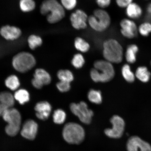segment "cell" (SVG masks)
<instances>
[{
    "label": "cell",
    "instance_id": "cell-29",
    "mask_svg": "<svg viewBox=\"0 0 151 151\" xmlns=\"http://www.w3.org/2000/svg\"><path fill=\"white\" fill-rule=\"evenodd\" d=\"M5 85L11 90H17L20 86V82L18 77L15 75H11L5 80Z\"/></svg>",
    "mask_w": 151,
    "mask_h": 151
},
{
    "label": "cell",
    "instance_id": "cell-32",
    "mask_svg": "<svg viewBox=\"0 0 151 151\" xmlns=\"http://www.w3.org/2000/svg\"><path fill=\"white\" fill-rule=\"evenodd\" d=\"M62 6L68 10H71L76 6L77 0H60Z\"/></svg>",
    "mask_w": 151,
    "mask_h": 151
},
{
    "label": "cell",
    "instance_id": "cell-25",
    "mask_svg": "<svg viewBox=\"0 0 151 151\" xmlns=\"http://www.w3.org/2000/svg\"><path fill=\"white\" fill-rule=\"evenodd\" d=\"M57 76L60 81L70 83L74 79V76L71 72L68 70H61L58 71Z\"/></svg>",
    "mask_w": 151,
    "mask_h": 151
},
{
    "label": "cell",
    "instance_id": "cell-3",
    "mask_svg": "<svg viewBox=\"0 0 151 151\" xmlns=\"http://www.w3.org/2000/svg\"><path fill=\"white\" fill-rule=\"evenodd\" d=\"M103 54L105 60L112 63H119L124 55L122 45L117 40L109 39L103 43Z\"/></svg>",
    "mask_w": 151,
    "mask_h": 151
},
{
    "label": "cell",
    "instance_id": "cell-30",
    "mask_svg": "<svg viewBox=\"0 0 151 151\" xmlns=\"http://www.w3.org/2000/svg\"><path fill=\"white\" fill-rule=\"evenodd\" d=\"M138 33L143 37H147L151 33V23L145 22L141 24L138 27Z\"/></svg>",
    "mask_w": 151,
    "mask_h": 151
},
{
    "label": "cell",
    "instance_id": "cell-5",
    "mask_svg": "<svg viewBox=\"0 0 151 151\" xmlns=\"http://www.w3.org/2000/svg\"><path fill=\"white\" fill-rule=\"evenodd\" d=\"M62 135L65 140L71 144H80L83 141L84 130L82 126L74 122H69L64 126Z\"/></svg>",
    "mask_w": 151,
    "mask_h": 151
},
{
    "label": "cell",
    "instance_id": "cell-21",
    "mask_svg": "<svg viewBox=\"0 0 151 151\" xmlns=\"http://www.w3.org/2000/svg\"><path fill=\"white\" fill-rule=\"evenodd\" d=\"M74 46L77 50L81 52H87L90 49V45L87 41L82 37L76 38L74 41Z\"/></svg>",
    "mask_w": 151,
    "mask_h": 151
},
{
    "label": "cell",
    "instance_id": "cell-6",
    "mask_svg": "<svg viewBox=\"0 0 151 151\" xmlns=\"http://www.w3.org/2000/svg\"><path fill=\"white\" fill-rule=\"evenodd\" d=\"M36 63L34 56L30 53L22 52L15 55L12 60L13 67L16 70L24 73L32 68Z\"/></svg>",
    "mask_w": 151,
    "mask_h": 151
},
{
    "label": "cell",
    "instance_id": "cell-26",
    "mask_svg": "<svg viewBox=\"0 0 151 151\" xmlns=\"http://www.w3.org/2000/svg\"><path fill=\"white\" fill-rule=\"evenodd\" d=\"M19 6L22 12H28L35 9L36 4L34 0H20Z\"/></svg>",
    "mask_w": 151,
    "mask_h": 151
},
{
    "label": "cell",
    "instance_id": "cell-28",
    "mask_svg": "<svg viewBox=\"0 0 151 151\" xmlns=\"http://www.w3.org/2000/svg\"><path fill=\"white\" fill-rule=\"evenodd\" d=\"M67 115L65 111L61 109H58L54 111L53 114V120L55 123L62 124L65 122Z\"/></svg>",
    "mask_w": 151,
    "mask_h": 151
},
{
    "label": "cell",
    "instance_id": "cell-15",
    "mask_svg": "<svg viewBox=\"0 0 151 151\" xmlns=\"http://www.w3.org/2000/svg\"><path fill=\"white\" fill-rule=\"evenodd\" d=\"M22 33L20 28L14 26L5 25L0 29V34L1 36L7 40L12 41L18 39Z\"/></svg>",
    "mask_w": 151,
    "mask_h": 151
},
{
    "label": "cell",
    "instance_id": "cell-33",
    "mask_svg": "<svg viewBox=\"0 0 151 151\" xmlns=\"http://www.w3.org/2000/svg\"><path fill=\"white\" fill-rule=\"evenodd\" d=\"M56 86L58 90L61 92H65L70 89V83L60 81L56 84Z\"/></svg>",
    "mask_w": 151,
    "mask_h": 151
},
{
    "label": "cell",
    "instance_id": "cell-12",
    "mask_svg": "<svg viewBox=\"0 0 151 151\" xmlns=\"http://www.w3.org/2000/svg\"><path fill=\"white\" fill-rule=\"evenodd\" d=\"M51 77L47 71L42 69L36 70L32 84L37 89H40L45 85H47L51 82Z\"/></svg>",
    "mask_w": 151,
    "mask_h": 151
},
{
    "label": "cell",
    "instance_id": "cell-19",
    "mask_svg": "<svg viewBox=\"0 0 151 151\" xmlns=\"http://www.w3.org/2000/svg\"><path fill=\"white\" fill-rule=\"evenodd\" d=\"M0 103L7 109L11 108L14 104V98L9 92H0Z\"/></svg>",
    "mask_w": 151,
    "mask_h": 151
},
{
    "label": "cell",
    "instance_id": "cell-1",
    "mask_svg": "<svg viewBox=\"0 0 151 151\" xmlns=\"http://www.w3.org/2000/svg\"><path fill=\"white\" fill-rule=\"evenodd\" d=\"M94 68L90 75L94 82L106 83L112 80L115 75L114 67L112 63L106 60H99L94 62Z\"/></svg>",
    "mask_w": 151,
    "mask_h": 151
},
{
    "label": "cell",
    "instance_id": "cell-34",
    "mask_svg": "<svg viewBox=\"0 0 151 151\" xmlns=\"http://www.w3.org/2000/svg\"><path fill=\"white\" fill-rule=\"evenodd\" d=\"M116 4L120 8L126 9L133 2V0H116Z\"/></svg>",
    "mask_w": 151,
    "mask_h": 151
},
{
    "label": "cell",
    "instance_id": "cell-31",
    "mask_svg": "<svg viewBox=\"0 0 151 151\" xmlns=\"http://www.w3.org/2000/svg\"><path fill=\"white\" fill-rule=\"evenodd\" d=\"M85 63V60L83 56L80 53L75 54L71 61L72 65L77 69L82 68Z\"/></svg>",
    "mask_w": 151,
    "mask_h": 151
},
{
    "label": "cell",
    "instance_id": "cell-4",
    "mask_svg": "<svg viewBox=\"0 0 151 151\" xmlns=\"http://www.w3.org/2000/svg\"><path fill=\"white\" fill-rule=\"evenodd\" d=\"M111 18L108 12L99 9L94 10L93 14L88 17V22L92 29L102 32L109 28L111 24Z\"/></svg>",
    "mask_w": 151,
    "mask_h": 151
},
{
    "label": "cell",
    "instance_id": "cell-16",
    "mask_svg": "<svg viewBox=\"0 0 151 151\" xmlns=\"http://www.w3.org/2000/svg\"><path fill=\"white\" fill-rule=\"evenodd\" d=\"M35 109L37 118L41 120H46L50 116L52 107L48 102L41 101L36 104Z\"/></svg>",
    "mask_w": 151,
    "mask_h": 151
},
{
    "label": "cell",
    "instance_id": "cell-22",
    "mask_svg": "<svg viewBox=\"0 0 151 151\" xmlns=\"http://www.w3.org/2000/svg\"><path fill=\"white\" fill-rule=\"evenodd\" d=\"M88 99L92 103L99 104L102 101L101 93L99 90L91 89L88 94Z\"/></svg>",
    "mask_w": 151,
    "mask_h": 151
},
{
    "label": "cell",
    "instance_id": "cell-23",
    "mask_svg": "<svg viewBox=\"0 0 151 151\" xmlns=\"http://www.w3.org/2000/svg\"><path fill=\"white\" fill-rule=\"evenodd\" d=\"M15 99L21 104L23 105L29 101V94L27 91L24 89L19 90L15 92L14 95Z\"/></svg>",
    "mask_w": 151,
    "mask_h": 151
},
{
    "label": "cell",
    "instance_id": "cell-17",
    "mask_svg": "<svg viewBox=\"0 0 151 151\" xmlns=\"http://www.w3.org/2000/svg\"><path fill=\"white\" fill-rule=\"evenodd\" d=\"M125 9L126 16L128 18L133 20L140 18L143 14L142 8L136 3L133 2Z\"/></svg>",
    "mask_w": 151,
    "mask_h": 151
},
{
    "label": "cell",
    "instance_id": "cell-24",
    "mask_svg": "<svg viewBox=\"0 0 151 151\" xmlns=\"http://www.w3.org/2000/svg\"><path fill=\"white\" fill-rule=\"evenodd\" d=\"M122 72L123 77L127 82L130 83L134 82L135 79V76L131 71L129 65L125 64L123 66Z\"/></svg>",
    "mask_w": 151,
    "mask_h": 151
},
{
    "label": "cell",
    "instance_id": "cell-9",
    "mask_svg": "<svg viewBox=\"0 0 151 151\" xmlns=\"http://www.w3.org/2000/svg\"><path fill=\"white\" fill-rule=\"evenodd\" d=\"M120 33L126 39H131L137 37L138 27L133 20L126 18L122 19L120 22Z\"/></svg>",
    "mask_w": 151,
    "mask_h": 151
},
{
    "label": "cell",
    "instance_id": "cell-11",
    "mask_svg": "<svg viewBox=\"0 0 151 151\" xmlns=\"http://www.w3.org/2000/svg\"><path fill=\"white\" fill-rule=\"evenodd\" d=\"M2 116L4 120L8 123L7 126L20 129L22 117L17 109L12 108L7 109Z\"/></svg>",
    "mask_w": 151,
    "mask_h": 151
},
{
    "label": "cell",
    "instance_id": "cell-37",
    "mask_svg": "<svg viewBox=\"0 0 151 151\" xmlns=\"http://www.w3.org/2000/svg\"><path fill=\"white\" fill-rule=\"evenodd\" d=\"M147 10L148 14L151 15V3L149 4L147 6Z\"/></svg>",
    "mask_w": 151,
    "mask_h": 151
},
{
    "label": "cell",
    "instance_id": "cell-27",
    "mask_svg": "<svg viewBox=\"0 0 151 151\" xmlns=\"http://www.w3.org/2000/svg\"><path fill=\"white\" fill-rule=\"evenodd\" d=\"M42 42V38L39 36L33 35L29 36L28 37V46L32 50H35L37 47L41 46Z\"/></svg>",
    "mask_w": 151,
    "mask_h": 151
},
{
    "label": "cell",
    "instance_id": "cell-38",
    "mask_svg": "<svg viewBox=\"0 0 151 151\" xmlns=\"http://www.w3.org/2000/svg\"><path fill=\"white\" fill-rule=\"evenodd\" d=\"M150 64H151V62H150Z\"/></svg>",
    "mask_w": 151,
    "mask_h": 151
},
{
    "label": "cell",
    "instance_id": "cell-10",
    "mask_svg": "<svg viewBox=\"0 0 151 151\" xmlns=\"http://www.w3.org/2000/svg\"><path fill=\"white\" fill-rule=\"evenodd\" d=\"M88 18V15L84 11L81 9H77L70 15L71 25L76 29H86L87 27Z\"/></svg>",
    "mask_w": 151,
    "mask_h": 151
},
{
    "label": "cell",
    "instance_id": "cell-2",
    "mask_svg": "<svg viewBox=\"0 0 151 151\" xmlns=\"http://www.w3.org/2000/svg\"><path fill=\"white\" fill-rule=\"evenodd\" d=\"M41 14L47 16V21L51 24L59 22L65 17V9L57 0H45L40 7Z\"/></svg>",
    "mask_w": 151,
    "mask_h": 151
},
{
    "label": "cell",
    "instance_id": "cell-36",
    "mask_svg": "<svg viewBox=\"0 0 151 151\" xmlns=\"http://www.w3.org/2000/svg\"><path fill=\"white\" fill-rule=\"evenodd\" d=\"M7 108L0 103V116H2L4 113Z\"/></svg>",
    "mask_w": 151,
    "mask_h": 151
},
{
    "label": "cell",
    "instance_id": "cell-35",
    "mask_svg": "<svg viewBox=\"0 0 151 151\" xmlns=\"http://www.w3.org/2000/svg\"><path fill=\"white\" fill-rule=\"evenodd\" d=\"M96 2L101 9H104L109 6L111 0H96Z\"/></svg>",
    "mask_w": 151,
    "mask_h": 151
},
{
    "label": "cell",
    "instance_id": "cell-14",
    "mask_svg": "<svg viewBox=\"0 0 151 151\" xmlns=\"http://www.w3.org/2000/svg\"><path fill=\"white\" fill-rule=\"evenodd\" d=\"M38 126L36 122L32 120H28L24 123L21 131L22 137L30 140L35 139L38 131Z\"/></svg>",
    "mask_w": 151,
    "mask_h": 151
},
{
    "label": "cell",
    "instance_id": "cell-20",
    "mask_svg": "<svg viewBox=\"0 0 151 151\" xmlns=\"http://www.w3.org/2000/svg\"><path fill=\"white\" fill-rule=\"evenodd\" d=\"M135 76L141 82L146 83L150 80L151 74L146 67L141 66L137 68Z\"/></svg>",
    "mask_w": 151,
    "mask_h": 151
},
{
    "label": "cell",
    "instance_id": "cell-8",
    "mask_svg": "<svg viewBox=\"0 0 151 151\" xmlns=\"http://www.w3.org/2000/svg\"><path fill=\"white\" fill-rule=\"evenodd\" d=\"M110 122L112 124V128L105 129V134L111 138H120L123 134L125 127V122L123 119L115 115L111 118Z\"/></svg>",
    "mask_w": 151,
    "mask_h": 151
},
{
    "label": "cell",
    "instance_id": "cell-18",
    "mask_svg": "<svg viewBox=\"0 0 151 151\" xmlns=\"http://www.w3.org/2000/svg\"><path fill=\"white\" fill-rule=\"evenodd\" d=\"M139 51L137 45L132 44L128 45L125 52V57L128 63L133 64L136 61L137 55Z\"/></svg>",
    "mask_w": 151,
    "mask_h": 151
},
{
    "label": "cell",
    "instance_id": "cell-7",
    "mask_svg": "<svg viewBox=\"0 0 151 151\" xmlns=\"http://www.w3.org/2000/svg\"><path fill=\"white\" fill-rule=\"evenodd\" d=\"M70 108L73 114L78 117L83 123H91L94 113L91 109L88 108L87 104L85 102L82 101L79 103H71Z\"/></svg>",
    "mask_w": 151,
    "mask_h": 151
},
{
    "label": "cell",
    "instance_id": "cell-13",
    "mask_svg": "<svg viewBox=\"0 0 151 151\" xmlns=\"http://www.w3.org/2000/svg\"><path fill=\"white\" fill-rule=\"evenodd\" d=\"M126 147L127 151H151V146L148 143L135 136L128 139Z\"/></svg>",
    "mask_w": 151,
    "mask_h": 151
}]
</instances>
